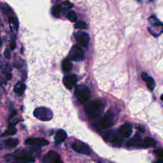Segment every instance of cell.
I'll use <instances>...</instances> for the list:
<instances>
[{
	"label": "cell",
	"instance_id": "cell-1",
	"mask_svg": "<svg viewBox=\"0 0 163 163\" xmlns=\"http://www.w3.org/2000/svg\"><path fill=\"white\" fill-rule=\"evenodd\" d=\"M84 110L90 119H96L103 114L104 110L103 103L99 100L92 101L85 106Z\"/></svg>",
	"mask_w": 163,
	"mask_h": 163
},
{
	"label": "cell",
	"instance_id": "cell-2",
	"mask_svg": "<svg viewBox=\"0 0 163 163\" xmlns=\"http://www.w3.org/2000/svg\"><path fill=\"white\" fill-rule=\"evenodd\" d=\"M75 93L77 100L82 104L88 102L91 97V91L88 87L84 85H79L76 87Z\"/></svg>",
	"mask_w": 163,
	"mask_h": 163
},
{
	"label": "cell",
	"instance_id": "cell-3",
	"mask_svg": "<svg viewBox=\"0 0 163 163\" xmlns=\"http://www.w3.org/2000/svg\"><path fill=\"white\" fill-rule=\"evenodd\" d=\"M33 116L36 119L41 121H49L53 117V113L51 110L46 107H38L36 108L34 112Z\"/></svg>",
	"mask_w": 163,
	"mask_h": 163
},
{
	"label": "cell",
	"instance_id": "cell-4",
	"mask_svg": "<svg viewBox=\"0 0 163 163\" xmlns=\"http://www.w3.org/2000/svg\"><path fill=\"white\" fill-rule=\"evenodd\" d=\"M71 148L76 152L88 156L91 155L92 152V150L89 146L86 143L80 141H77L73 143L71 145Z\"/></svg>",
	"mask_w": 163,
	"mask_h": 163
},
{
	"label": "cell",
	"instance_id": "cell-5",
	"mask_svg": "<svg viewBox=\"0 0 163 163\" xmlns=\"http://www.w3.org/2000/svg\"><path fill=\"white\" fill-rule=\"evenodd\" d=\"M114 124V114L113 112L108 110L100 120L98 126L102 129H106L112 127Z\"/></svg>",
	"mask_w": 163,
	"mask_h": 163
},
{
	"label": "cell",
	"instance_id": "cell-6",
	"mask_svg": "<svg viewBox=\"0 0 163 163\" xmlns=\"http://www.w3.org/2000/svg\"><path fill=\"white\" fill-rule=\"evenodd\" d=\"M84 53L82 49L78 45H75L72 47L69 54V59L74 61H80L82 60Z\"/></svg>",
	"mask_w": 163,
	"mask_h": 163
},
{
	"label": "cell",
	"instance_id": "cell-7",
	"mask_svg": "<svg viewBox=\"0 0 163 163\" xmlns=\"http://www.w3.org/2000/svg\"><path fill=\"white\" fill-rule=\"evenodd\" d=\"M25 145H32L35 147H43V146H46L49 144V141L43 138H29L26 139L24 142Z\"/></svg>",
	"mask_w": 163,
	"mask_h": 163
},
{
	"label": "cell",
	"instance_id": "cell-8",
	"mask_svg": "<svg viewBox=\"0 0 163 163\" xmlns=\"http://www.w3.org/2000/svg\"><path fill=\"white\" fill-rule=\"evenodd\" d=\"M75 39L78 43V46L86 47L89 41V36L85 32L79 31L75 35Z\"/></svg>",
	"mask_w": 163,
	"mask_h": 163
},
{
	"label": "cell",
	"instance_id": "cell-9",
	"mask_svg": "<svg viewBox=\"0 0 163 163\" xmlns=\"http://www.w3.org/2000/svg\"><path fill=\"white\" fill-rule=\"evenodd\" d=\"M61 159V157L54 150H50L43 158V163H57Z\"/></svg>",
	"mask_w": 163,
	"mask_h": 163
},
{
	"label": "cell",
	"instance_id": "cell-10",
	"mask_svg": "<svg viewBox=\"0 0 163 163\" xmlns=\"http://www.w3.org/2000/svg\"><path fill=\"white\" fill-rule=\"evenodd\" d=\"M119 133H117L116 131L110 130L106 132L105 134V138L108 141L114 143H120L121 142V138Z\"/></svg>",
	"mask_w": 163,
	"mask_h": 163
},
{
	"label": "cell",
	"instance_id": "cell-11",
	"mask_svg": "<svg viewBox=\"0 0 163 163\" xmlns=\"http://www.w3.org/2000/svg\"><path fill=\"white\" fill-rule=\"evenodd\" d=\"M148 31L155 37H157L163 33V24L159 21L152 24V26L148 27Z\"/></svg>",
	"mask_w": 163,
	"mask_h": 163
},
{
	"label": "cell",
	"instance_id": "cell-12",
	"mask_svg": "<svg viewBox=\"0 0 163 163\" xmlns=\"http://www.w3.org/2000/svg\"><path fill=\"white\" fill-rule=\"evenodd\" d=\"M77 82V78L75 75H66L63 78V84L66 88L71 89L75 85Z\"/></svg>",
	"mask_w": 163,
	"mask_h": 163
},
{
	"label": "cell",
	"instance_id": "cell-13",
	"mask_svg": "<svg viewBox=\"0 0 163 163\" xmlns=\"http://www.w3.org/2000/svg\"><path fill=\"white\" fill-rule=\"evenodd\" d=\"M19 144V140L16 138H9L3 142L1 147L6 149L15 148Z\"/></svg>",
	"mask_w": 163,
	"mask_h": 163
},
{
	"label": "cell",
	"instance_id": "cell-14",
	"mask_svg": "<svg viewBox=\"0 0 163 163\" xmlns=\"http://www.w3.org/2000/svg\"><path fill=\"white\" fill-rule=\"evenodd\" d=\"M119 133L120 135L124 137L129 138L132 134V127L129 124H126L122 125L119 129Z\"/></svg>",
	"mask_w": 163,
	"mask_h": 163
},
{
	"label": "cell",
	"instance_id": "cell-15",
	"mask_svg": "<svg viewBox=\"0 0 163 163\" xmlns=\"http://www.w3.org/2000/svg\"><path fill=\"white\" fill-rule=\"evenodd\" d=\"M142 77L143 80L145 81L146 83H147V86L148 89L150 90V91H153L156 87L155 81L153 79V78L149 77L146 73H143L142 74Z\"/></svg>",
	"mask_w": 163,
	"mask_h": 163
},
{
	"label": "cell",
	"instance_id": "cell-16",
	"mask_svg": "<svg viewBox=\"0 0 163 163\" xmlns=\"http://www.w3.org/2000/svg\"><path fill=\"white\" fill-rule=\"evenodd\" d=\"M142 144L143 143L141 136L138 133L135 134L133 138L128 142V145L129 147H140V146L142 147Z\"/></svg>",
	"mask_w": 163,
	"mask_h": 163
},
{
	"label": "cell",
	"instance_id": "cell-17",
	"mask_svg": "<svg viewBox=\"0 0 163 163\" xmlns=\"http://www.w3.org/2000/svg\"><path fill=\"white\" fill-rule=\"evenodd\" d=\"M67 138V133L63 129H59L55 136V142L57 144H60L63 142Z\"/></svg>",
	"mask_w": 163,
	"mask_h": 163
},
{
	"label": "cell",
	"instance_id": "cell-18",
	"mask_svg": "<svg viewBox=\"0 0 163 163\" xmlns=\"http://www.w3.org/2000/svg\"><path fill=\"white\" fill-rule=\"evenodd\" d=\"M157 145V142L152 138L147 137L145 139L142 144V147L145 148L155 147Z\"/></svg>",
	"mask_w": 163,
	"mask_h": 163
},
{
	"label": "cell",
	"instance_id": "cell-19",
	"mask_svg": "<svg viewBox=\"0 0 163 163\" xmlns=\"http://www.w3.org/2000/svg\"><path fill=\"white\" fill-rule=\"evenodd\" d=\"M73 65L72 63H71L69 59H64L63 63H62V69H63V71L65 73H68L72 69Z\"/></svg>",
	"mask_w": 163,
	"mask_h": 163
},
{
	"label": "cell",
	"instance_id": "cell-20",
	"mask_svg": "<svg viewBox=\"0 0 163 163\" xmlns=\"http://www.w3.org/2000/svg\"><path fill=\"white\" fill-rule=\"evenodd\" d=\"M25 89H26V86H25V84L23 83L19 82L15 86V88H14V92L18 95L21 96L24 92Z\"/></svg>",
	"mask_w": 163,
	"mask_h": 163
},
{
	"label": "cell",
	"instance_id": "cell-21",
	"mask_svg": "<svg viewBox=\"0 0 163 163\" xmlns=\"http://www.w3.org/2000/svg\"><path fill=\"white\" fill-rule=\"evenodd\" d=\"M61 12H62V7L60 6V5H57L52 7V13L53 16H54L55 17H59L61 15Z\"/></svg>",
	"mask_w": 163,
	"mask_h": 163
},
{
	"label": "cell",
	"instance_id": "cell-22",
	"mask_svg": "<svg viewBox=\"0 0 163 163\" xmlns=\"http://www.w3.org/2000/svg\"><path fill=\"white\" fill-rule=\"evenodd\" d=\"M17 133V129L15 128H8V129L7 131H5L3 134H1V136H9L13 135V134H16Z\"/></svg>",
	"mask_w": 163,
	"mask_h": 163
},
{
	"label": "cell",
	"instance_id": "cell-23",
	"mask_svg": "<svg viewBox=\"0 0 163 163\" xmlns=\"http://www.w3.org/2000/svg\"><path fill=\"white\" fill-rule=\"evenodd\" d=\"M67 17H68L69 20L72 22H75L77 20V14H76V13L73 10L69 11L68 13H67Z\"/></svg>",
	"mask_w": 163,
	"mask_h": 163
},
{
	"label": "cell",
	"instance_id": "cell-24",
	"mask_svg": "<svg viewBox=\"0 0 163 163\" xmlns=\"http://www.w3.org/2000/svg\"><path fill=\"white\" fill-rule=\"evenodd\" d=\"M75 27L77 29H85L88 27V24H87L85 22L80 21L77 22L75 25Z\"/></svg>",
	"mask_w": 163,
	"mask_h": 163
},
{
	"label": "cell",
	"instance_id": "cell-25",
	"mask_svg": "<svg viewBox=\"0 0 163 163\" xmlns=\"http://www.w3.org/2000/svg\"><path fill=\"white\" fill-rule=\"evenodd\" d=\"M8 20H9V22L10 24H12L13 26H14V27L17 29L19 27V23H18V21L15 17H14L13 16H9L8 17Z\"/></svg>",
	"mask_w": 163,
	"mask_h": 163
},
{
	"label": "cell",
	"instance_id": "cell-26",
	"mask_svg": "<svg viewBox=\"0 0 163 163\" xmlns=\"http://www.w3.org/2000/svg\"><path fill=\"white\" fill-rule=\"evenodd\" d=\"M154 152H155L156 155L158 157L159 160L163 162V148H157V149L155 150Z\"/></svg>",
	"mask_w": 163,
	"mask_h": 163
},
{
	"label": "cell",
	"instance_id": "cell-27",
	"mask_svg": "<svg viewBox=\"0 0 163 163\" xmlns=\"http://www.w3.org/2000/svg\"><path fill=\"white\" fill-rule=\"evenodd\" d=\"M64 7H65L66 8H68V9H69V8H72V7H73V4L71 3H70L68 1H64Z\"/></svg>",
	"mask_w": 163,
	"mask_h": 163
},
{
	"label": "cell",
	"instance_id": "cell-28",
	"mask_svg": "<svg viewBox=\"0 0 163 163\" xmlns=\"http://www.w3.org/2000/svg\"><path fill=\"white\" fill-rule=\"evenodd\" d=\"M4 54H5V57L7 58V59H10V52L9 49H6V50H5Z\"/></svg>",
	"mask_w": 163,
	"mask_h": 163
},
{
	"label": "cell",
	"instance_id": "cell-29",
	"mask_svg": "<svg viewBox=\"0 0 163 163\" xmlns=\"http://www.w3.org/2000/svg\"><path fill=\"white\" fill-rule=\"evenodd\" d=\"M14 159H15V161L12 162L11 163H28V162H27L26 161H22V160L16 159V158H15V157H14Z\"/></svg>",
	"mask_w": 163,
	"mask_h": 163
},
{
	"label": "cell",
	"instance_id": "cell-30",
	"mask_svg": "<svg viewBox=\"0 0 163 163\" xmlns=\"http://www.w3.org/2000/svg\"><path fill=\"white\" fill-rule=\"evenodd\" d=\"M16 47V45H15V42L14 40H13L12 42H11V44H10V48L12 50H13L15 49Z\"/></svg>",
	"mask_w": 163,
	"mask_h": 163
},
{
	"label": "cell",
	"instance_id": "cell-31",
	"mask_svg": "<svg viewBox=\"0 0 163 163\" xmlns=\"http://www.w3.org/2000/svg\"><path fill=\"white\" fill-rule=\"evenodd\" d=\"M7 78L8 80H10L12 78V74L11 73H8L7 75Z\"/></svg>",
	"mask_w": 163,
	"mask_h": 163
},
{
	"label": "cell",
	"instance_id": "cell-32",
	"mask_svg": "<svg viewBox=\"0 0 163 163\" xmlns=\"http://www.w3.org/2000/svg\"><path fill=\"white\" fill-rule=\"evenodd\" d=\"M154 163H163V162H162L161 161H160V160H158V161L155 162Z\"/></svg>",
	"mask_w": 163,
	"mask_h": 163
},
{
	"label": "cell",
	"instance_id": "cell-33",
	"mask_svg": "<svg viewBox=\"0 0 163 163\" xmlns=\"http://www.w3.org/2000/svg\"><path fill=\"white\" fill-rule=\"evenodd\" d=\"M57 163H63V161H62L61 160V159L59 160V161Z\"/></svg>",
	"mask_w": 163,
	"mask_h": 163
},
{
	"label": "cell",
	"instance_id": "cell-34",
	"mask_svg": "<svg viewBox=\"0 0 163 163\" xmlns=\"http://www.w3.org/2000/svg\"><path fill=\"white\" fill-rule=\"evenodd\" d=\"M161 99L163 101V94L161 96Z\"/></svg>",
	"mask_w": 163,
	"mask_h": 163
},
{
	"label": "cell",
	"instance_id": "cell-35",
	"mask_svg": "<svg viewBox=\"0 0 163 163\" xmlns=\"http://www.w3.org/2000/svg\"><path fill=\"white\" fill-rule=\"evenodd\" d=\"M1 39H0V46H1Z\"/></svg>",
	"mask_w": 163,
	"mask_h": 163
}]
</instances>
